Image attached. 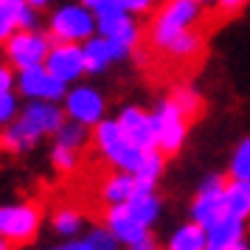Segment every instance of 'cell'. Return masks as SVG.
Wrapping results in <instances>:
<instances>
[{
	"label": "cell",
	"mask_w": 250,
	"mask_h": 250,
	"mask_svg": "<svg viewBox=\"0 0 250 250\" xmlns=\"http://www.w3.org/2000/svg\"><path fill=\"white\" fill-rule=\"evenodd\" d=\"M87 245H90L93 250H115L118 248V239H115L107 228H96L90 233V239H87Z\"/></svg>",
	"instance_id": "cell-26"
},
{
	"label": "cell",
	"mask_w": 250,
	"mask_h": 250,
	"mask_svg": "<svg viewBox=\"0 0 250 250\" xmlns=\"http://www.w3.org/2000/svg\"><path fill=\"white\" fill-rule=\"evenodd\" d=\"M82 59H84L87 73H102L110 62H115V54H113V45L104 37H93V40H87V45L82 48Z\"/></svg>",
	"instance_id": "cell-17"
},
{
	"label": "cell",
	"mask_w": 250,
	"mask_h": 250,
	"mask_svg": "<svg viewBox=\"0 0 250 250\" xmlns=\"http://www.w3.org/2000/svg\"><path fill=\"white\" fill-rule=\"evenodd\" d=\"M48 51H51L48 37H40V34H34V31H20V34H14L12 40H9L6 57L12 59V65L25 70V68L42 65L45 57H48Z\"/></svg>",
	"instance_id": "cell-8"
},
{
	"label": "cell",
	"mask_w": 250,
	"mask_h": 250,
	"mask_svg": "<svg viewBox=\"0 0 250 250\" xmlns=\"http://www.w3.org/2000/svg\"><path fill=\"white\" fill-rule=\"evenodd\" d=\"M23 9H25V0H0V40L12 37V31L20 25Z\"/></svg>",
	"instance_id": "cell-24"
},
{
	"label": "cell",
	"mask_w": 250,
	"mask_h": 250,
	"mask_svg": "<svg viewBox=\"0 0 250 250\" xmlns=\"http://www.w3.org/2000/svg\"><path fill=\"white\" fill-rule=\"evenodd\" d=\"M191 3H197V6H208V3H214V0H191Z\"/></svg>",
	"instance_id": "cell-36"
},
{
	"label": "cell",
	"mask_w": 250,
	"mask_h": 250,
	"mask_svg": "<svg viewBox=\"0 0 250 250\" xmlns=\"http://www.w3.org/2000/svg\"><path fill=\"white\" fill-rule=\"evenodd\" d=\"M82 3H84V9H96V6H99L102 0H82Z\"/></svg>",
	"instance_id": "cell-34"
},
{
	"label": "cell",
	"mask_w": 250,
	"mask_h": 250,
	"mask_svg": "<svg viewBox=\"0 0 250 250\" xmlns=\"http://www.w3.org/2000/svg\"><path fill=\"white\" fill-rule=\"evenodd\" d=\"M194 25H203V12L191 0H166L158 12L152 14L146 25V34H141L138 45L158 54L169 45L171 40L183 31H188Z\"/></svg>",
	"instance_id": "cell-1"
},
{
	"label": "cell",
	"mask_w": 250,
	"mask_h": 250,
	"mask_svg": "<svg viewBox=\"0 0 250 250\" xmlns=\"http://www.w3.org/2000/svg\"><path fill=\"white\" fill-rule=\"evenodd\" d=\"M51 222H54V228H57L62 236H73L82 225V211L73 203H62V205H57Z\"/></svg>",
	"instance_id": "cell-23"
},
{
	"label": "cell",
	"mask_w": 250,
	"mask_h": 250,
	"mask_svg": "<svg viewBox=\"0 0 250 250\" xmlns=\"http://www.w3.org/2000/svg\"><path fill=\"white\" fill-rule=\"evenodd\" d=\"M102 219H104V225H107V230H110L118 242H126V245H132V242H138V239H144L149 233L141 222H135L132 216L126 214L124 205H113V208H107Z\"/></svg>",
	"instance_id": "cell-14"
},
{
	"label": "cell",
	"mask_w": 250,
	"mask_h": 250,
	"mask_svg": "<svg viewBox=\"0 0 250 250\" xmlns=\"http://www.w3.org/2000/svg\"><path fill=\"white\" fill-rule=\"evenodd\" d=\"M79 163H82V152L59 146V144L54 146V166H57V171H62V174H76Z\"/></svg>",
	"instance_id": "cell-25"
},
{
	"label": "cell",
	"mask_w": 250,
	"mask_h": 250,
	"mask_svg": "<svg viewBox=\"0 0 250 250\" xmlns=\"http://www.w3.org/2000/svg\"><path fill=\"white\" fill-rule=\"evenodd\" d=\"M169 250H205V228L197 222H186L169 239Z\"/></svg>",
	"instance_id": "cell-19"
},
{
	"label": "cell",
	"mask_w": 250,
	"mask_h": 250,
	"mask_svg": "<svg viewBox=\"0 0 250 250\" xmlns=\"http://www.w3.org/2000/svg\"><path fill=\"white\" fill-rule=\"evenodd\" d=\"M239 242H245V222L236 216L225 214L205 228V250H228Z\"/></svg>",
	"instance_id": "cell-13"
},
{
	"label": "cell",
	"mask_w": 250,
	"mask_h": 250,
	"mask_svg": "<svg viewBox=\"0 0 250 250\" xmlns=\"http://www.w3.org/2000/svg\"><path fill=\"white\" fill-rule=\"evenodd\" d=\"M96 28V20L93 14L84 9V6H65L54 14L51 20V31H48V42L51 45H59V42H79V40H87Z\"/></svg>",
	"instance_id": "cell-6"
},
{
	"label": "cell",
	"mask_w": 250,
	"mask_h": 250,
	"mask_svg": "<svg viewBox=\"0 0 250 250\" xmlns=\"http://www.w3.org/2000/svg\"><path fill=\"white\" fill-rule=\"evenodd\" d=\"M124 6L126 14H149L152 12V0H118Z\"/></svg>",
	"instance_id": "cell-28"
},
{
	"label": "cell",
	"mask_w": 250,
	"mask_h": 250,
	"mask_svg": "<svg viewBox=\"0 0 250 250\" xmlns=\"http://www.w3.org/2000/svg\"><path fill=\"white\" fill-rule=\"evenodd\" d=\"M42 208L37 203H23L12 208H0V239L6 245H25L31 242L40 228Z\"/></svg>",
	"instance_id": "cell-5"
},
{
	"label": "cell",
	"mask_w": 250,
	"mask_h": 250,
	"mask_svg": "<svg viewBox=\"0 0 250 250\" xmlns=\"http://www.w3.org/2000/svg\"><path fill=\"white\" fill-rule=\"evenodd\" d=\"M126 214L132 216L135 222H141L144 228H149L160 214V200L155 197V188H149V186H138L135 183V191L132 197L124 203Z\"/></svg>",
	"instance_id": "cell-15"
},
{
	"label": "cell",
	"mask_w": 250,
	"mask_h": 250,
	"mask_svg": "<svg viewBox=\"0 0 250 250\" xmlns=\"http://www.w3.org/2000/svg\"><path fill=\"white\" fill-rule=\"evenodd\" d=\"M93 146L107 163H113L115 169L129 171V174L141 166V158H144V152L121 132L118 121H99L96 132H93Z\"/></svg>",
	"instance_id": "cell-3"
},
{
	"label": "cell",
	"mask_w": 250,
	"mask_h": 250,
	"mask_svg": "<svg viewBox=\"0 0 250 250\" xmlns=\"http://www.w3.org/2000/svg\"><path fill=\"white\" fill-rule=\"evenodd\" d=\"M129 250H160L158 248V242H155V239L149 236H144V239H138V242H132V245H129Z\"/></svg>",
	"instance_id": "cell-30"
},
{
	"label": "cell",
	"mask_w": 250,
	"mask_h": 250,
	"mask_svg": "<svg viewBox=\"0 0 250 250\" xmlns=\"http://www.w3.org/2000/svg\"><path fill=\"white\" fill-rule=\"evenodd\" d=\"M68 115L84 126H96L104 115V99L93 87H76L68 96Z\"/></svg>",
	"instance_id": "cell-12"
},
{
	"label": "cell",
	"mask_w": 250,
	"mask_h": 250,
	"mask_svg": "<svg viewBox=\"0 0 250 250\" xmlns=\"http://www.w3.org/2000/svg\"><path fill=\"white\" fill-rule=\"evenodd\" d=\"M118 126L141 152H152L158 149V138H155V124L152 115L144 113L141 107H124L118 115Z\"/></svg>",
	"instance_id": "cell-9"
},
{
	"label": "cell",
	"mask_w": 250,
	"mask_h": 250,
	"mask_svg": "<svg viewBox=\"0 0 250 250\" xmlns=\"http://www.w3.org/2000/svg\"><path fill=\"white\" fill-rule=\"evenodd\" d=\"M225 214L236 216L242 222L250 219V183L245 180H230L225 183Z\"/></svg>",
	"instance_id": "cell-16"
},
{
	"label": "cell",
	"mask_w": 250,
	"mask_h": 250,
	"mask_svg": "<svg viewBox=\"0 0 250 250\" xmlns=\"http://www.w3.org/2000/svg\"><path fill=\"white\" fill-rule=\"evenodd\" d=\"M169 102L180 110L188 121H194V118H200L203 115V96L194 90V87H188V84H177L174 90H171Z\"/></svg>",
	"instance_id": "cell-18"
},
{
	"label": "cell",
	"mask_w": 250,
	"mask_h": 250,
	"mask_svg": "<svg viewBox=\"0 0 250 250\" xmlns=\"http://www.w3.org/2000/svg\"><path fill=\"white\" fill-rule=\"evenodd\" d=\"M9 87H12V73L9 68H0V93H9Z\"/></svg>",
	"instance_id": "cell-31"
},
{
	"label": "cell",
	"mask_w": 250,
	"mask_h": 250,
	"mask_svg": "<svg viewBox=\"0 0 250 250\" xmlns=\"http://www.w3.org/2000/svg\"><path fill=\"white\" fill-rule=\"evenodd\" d=\"M59 250H93L87 242H70V245H65V248H59Z\"/></svg>",
	"instance_id": "cell-32"
},
{
	"label": "cell",
	"mask_w": 250,
	"mask_h": 250,
	"mask_svg": "<svg viewBox=\"0 0 250 250\" xmlns=\"http://www.w3.org/2000/svg\"><path fill=\"white\" fill-rule=\"evenodd\" d=\"M228 177L250 183V138H242L236 144L233 155H230V163H228Z\"/></svg>",
	"instance_id": "cell-22"
},
{
	"label": "cell",
	"mask_w": 250,
	"mask_h": 250,
	"mask_svg": "<svg viewBox=\"0 0 250 250\" xmlns=\"http://www.w3.org/2000/svg\"><path fill=\"white\" fill-rule=\"evenodd\" d=\"M216 3V12L219 14H236L239 9H245L250 0H214Z\"/></svg>",
	"instance_id": "cell-29"
},
{
	"label": "cell",
	"mask_w": 250,
	"mask_h": 250,
	"mask_svg": "<svg viewBox=\"0 0 250 250\" xmlns=\"http://www.w3.org/2000/svg\"><path fill=\"white\" fill-rule=\"evenodd\" d=\"M25 3H28L31 9H42V6H45L48 0H25Z\"/></svg>",
	"instance_id": "cell-33"
},
{
	"label": "cell",
	"mask_w": 250,
	"mask_h": 250,
	"mask_svg": "<svg viewBox=\"0 0 250 250\" xmlns=\"http://www.w3.org/2000/svg\"><path fill=\"white\" fill-rule=\"evenodd\" d=\"M57 144L59 146H68V149H76V152H84L87 144H90V132H87L84 124L70 121V124H62L57 129Z\"/></svg>",
	"instance_id": "cell-21"
},
{
	"label": "cell",
	"mask_w": 250,
	"mask_h": 250,
	"mask_svg": "<svg viewBox=\"0 0 250 250\" xmlns=\"http://www.w3.org/2000/svg\"><path fill=\"white\" fill-rule=\"evenodd\" d=\"M152 124H155V138H158V152L163 158H171L183 149V141L188 135V118L166 99L158 110L152 113Z\"/></svg>",
	"instance_id": "cell-4"
},
{
	"label": "cell",
	"mask_w": 250,
	"mask_h": 250,
	"mask_svg": "<svg viewBox=\"0 0 250 250\" xmlns=\"http://www.w3.org/2000/svg\"><path fill=\"white\" fill-rule=\"evenodd\" d=\"M0 250H12V245H6V242L0 239Z\"/></svg>",
	"instance_id": "cell-37"
},
{
	"label": "cell",
	"mask_w": 250,
	"mask_h": 250,
	"mask_svg": "<svg viewBox=\"0 0 250 250\" xmlns=\"http://www.w3.org/2000/svg\"><path fill=\"white\" fill-rule=\"evenodd\" d=\"M228 250H250V245H245V242H239V245H233V248H228Z\"/></svg>",
	"instance_id": "cell-35"
},
{
	"label": "cell",
	"mask_w": 250,
	"mask_h": 250,
	"mask_svg": "<svg viewBox=\"0 0 250 250\" xmlns=\"http://www.w3.org/2000/svg\"><path fill=\"white\" fill-rule=\"evenodd\" d=\"M65 124V115L54 104H28L23 115L9 126V132L0 138V149L6 152H23L45 132H57Z\"/></svg>",
	"instance_id": "cell-2"
},
{
	"label": "cell",
	"mask_w": 250,
	"mask_h": 250,
	"mask_svg": "<svg viewBox=\"0 0 250 250\" xmlns=\"http://www.w3.org/2000/svg\"><path fill=\"white\" fill-rule=\"evenodd\" d=\"M225 174H211L208 180L200 186V191L191 203V222L197 225H214L219 216H225Z\"/></svg>",
	"instance_id": "cell-7"
},
{
	"label": "cell",
	"mask_w": 250,
	"mask_h": 250,
	"mask_svg": "<svg viewBox=\"0 0 250 250\" xmlns=\"http://www.w3.org/2000/svg\"><path fill=\"white\" fill-rule=\"evenodd\" d=\"M45 70L59 82H73L84 70V59H82V48L76 42H59L51 45L45 57Z\"/></svg>",
	"instance_id": "cell-10"
},
{
	"label": "cell",
	"mask_w": 250,
	"mask_h": 250,
	"mask_svg": "<svg viewBox=\"0 0 250 250\" xmlns=\"http://www.w3.org/2000/svg\"><path fill=\"white\" fill-rule=\"evenodd\" d=\"M20 90L31 99H42V102H57L65 96V82L54 79L42 65L37 68H25L20 73Z\"/></svg>",
	"instance_id": "cell-11"
},
{
	"label": "cell",
	"mask_w": 250,
	"mask_h": 250,
	"mask_svg": "<svg viewBox=\"0 0 250 250\" xmlns=\"http://www.w3.org/2000/svg\"><path fill=\"white\" fill-rule=\"evenodd\" d=\"M17 113V102L12 93H0V124L12 121V115Z\"/></svg>",
	"instance_id": "cell-27"
},
{
	"label": "cell",
	"mask_w": 250,
	"mask_h": 250,
	"mask_svg": "<svg viewBox=\"0 0 250 250\" xmlns=\"http://www.w3.org/2000/svg\"><path fill=\"white\" fill-rule=\"evenodd\" d=\"M163 163H166V158L160 155L158 149H152V152H144V158H141V166L132 171L135 183H138V186H149V188H155V183H158L160 171H163Z\"/></svg>",
	"instance_id": "cell-20"
}]
</instances>
